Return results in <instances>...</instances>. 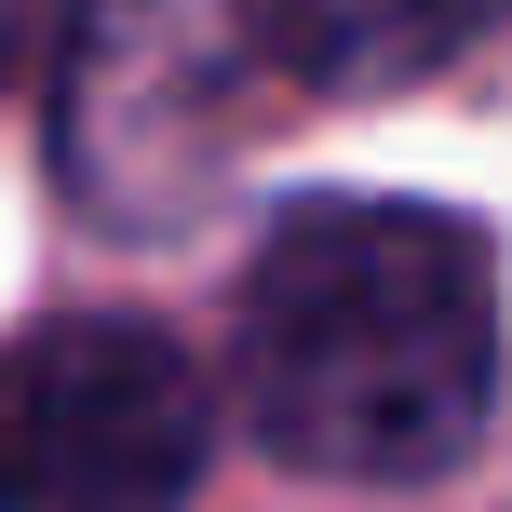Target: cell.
<instances>
[{"instance_id": "obj_2", "label": "cell", "mask_w": 512, "mask_h": 512, "mask_svg": "<svg viewBox=\"0 0 512 512\" xmlns=\"http://www.w3.org/2000/svg\"><path fill=\"white\" fill-rule=\"evenodd\" d=\"M216 391L135 310H54L0 337V512H189Z\"/></svg>"}, {"instance_id": "obj_1", "label": "cell", "mask_w": 512, "mask_h": 512, "mask_svg": "<svg viewBox=\"0 0 512 512\" xmlns=\"http://www.w3.org/2000/svg\"><path fill=\"white\" fill-rule=\"evenodd\" d=\"M230 391L310 486L459 472L499 405V243L405 189L283 203L230 310Z\"/></svg>"}, {"instance_id": "obj_3", "label": "cell", "mask_w": 512, "mask_h": 512, "mask_svg": "<svg viewBox=\"0 0 512 512\" xmlns=\"http://www.w3.org/2000/svg\"><path fill=\"white\" fill-rule=\"evenodd\" d=\"M243 27L310 95H391V81H432L445 54H472L486 27H512V0H256Z\"/></svg>"}, {"instance_id": "obj_5", "label": "cell", "mask_w": 512, "mask_h": 512, "mask_svg": "<svg viewBox=\"0 0 512 512\" xmlns=\"http://www.w3.org/2000/svg\"><path fill=\"white\" fill-rule=\"evenodd\" d=\"M135 14H149V0H95V14H81V41H122ZM81 41H68V54H81Z\"/></svg>"}, {"instance_id": "obj_4", "label": "cell", "mask_w": 512, "mask_h": 512, "mask_svg": "<svg viewBox=\"0 0 512 512\" xmlns=\"http://www.w3.org/2000/svg\"><path fill=\"white\" fill-rule=\"evenodd\" d=\"M81 14H95V0H0V81H27V68H68Z\"/></svg>"}]
</instances>
